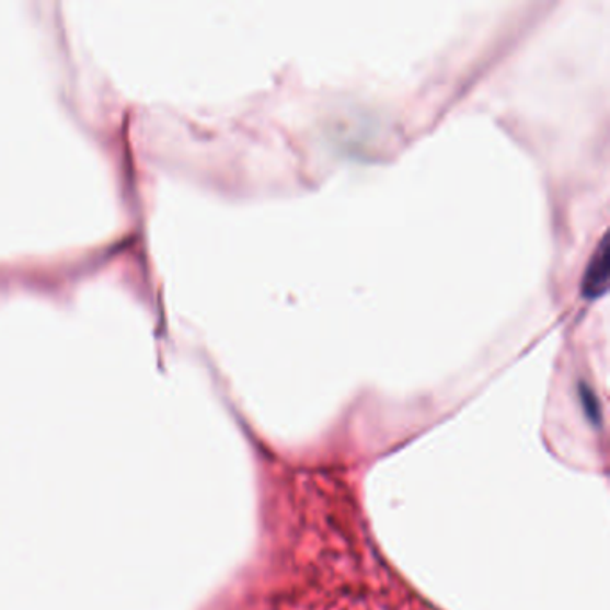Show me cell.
<instances>
[{
    "instance_id": "1",
    "label": "cell",
    "mask_w": 610,
    "mask_h": 610,
    "mask_svg": "<svg viewBox=\"0 0 610 610\" xmlns=\"http://www.w3.org/2000/svg\"><path fill=\"white\" fill-rule=\"evenodd\" d=\"M607 287H609V244H607V237H603L600 245L592 253L591 262L587 264L586 274L582 279V294L586 299H598L607 292Z\"/></svg>"
}]
</instances>
